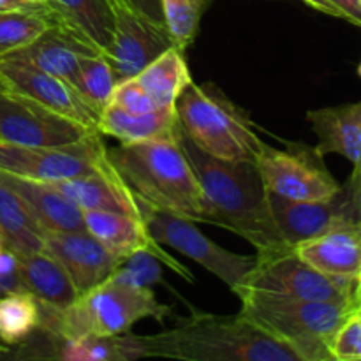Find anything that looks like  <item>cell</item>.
I'll use <instances>...</instances> for the list:
<instances>
[{
	"label": "cell",
	"mask_w": 361,
	"mask_h": 361,
	"mask_svg": "<svg viewBox=\"0 0 361 361\" xmlns=\"http://www.w3.org/2000/svg\"><path fill=\"white\" fill-rule=\"evenodd\" d=\"M176 143L200 182L207 203V224L236 233L252 243L257 252L286 243L271 219L268 192L256 162H233L212 157L200 150L180 126Z\"/></svg>",
	"instance_id": "6da1fadb"
},
{
	"label": "cell",
	"mask_w": 361,
	"mask_h": 361,
	"mask_svg": "<svg viewBox=\"0 0 361 361\" xmlns=\"http://www.w3.org/2000/svg\"><path fill=\"white\" fill-rule=\"evenodd\" d=\"M141 358L183 361H300L288 345L271 338L242 312L215 316L196 312L171 330L136 335Z\"/></svg>",
	"instance_id": "7a4b0ae2"
},
{
	"label": "cell",
	"mask_w": 361,
	"mask_h": 361,
	"mask_svg": "<svg viewBox=\"0 0 361 361\" xmlns=\"http://www.w3.org/2000/svg\"><path fill=\"white\" fill-rule=\"evenodd\" d=\"M106 155L134 200L182 215L207 221V203L192 166L176 140L120 143Z\"/></svg>",
	"instance_id": "3957f363"
},
{
	"label": "cell",
	"mask_w": 361,
	"mask_h": 361,
	"mask_svg": "<svg viewBox=\"0 0 361 361\" xmlns=\"http://www.w3.org/2000/svg\"><path fill=\"white\" fill-rule=\"evenodd\" d=\"M240 312L298 355L300 361H334L331 342L358 303L316 302L261 291H242Z\"/></svg>",
	"instance_id": "277c9868"
},
{
	"label": "cell",
	"mask_w": 361,
	"mask_h": 361,
	"mask_svg": "<svg viewBox=\"0 0 361 361\" xmlns=\"http://www.w3.org/2000/svg\"><path fill=\"white\" fill-rule=\"evenodd\" d=\"M171 309L162 305L152 288L109 277L74 300L63 312L41 303V324L63 338L115 337L129 334L140 321L152 317L162 323Z\"/></svg>",
	"instance_id": "5b68a950"
},
{
	"label": "cell",
	"mask_w": 361,
	"mask_h": 361,
	"mask_svg": "<svg viewBox=\"0 0 361 361\" xmlns=\"http://www.w3.org/2000/svg\"><path fill=\"white\" fill-rule=\"evenodd\" d=\"M175 111L183 133L212 157L256 162L264 147L252 118L214 83L187 85Z\"/></svg>",
	"instance_id": "8992f818"
},
{
	"label": "cell",
	"mask_w": 361,
	"mask_h": 361,
	"mask_svg": "<svg viewBox=\"0 0 361 361\" xmlns=\"http://www.w3.org/2000/svg\"><path fill=\"white\" fill-rule=\"evenodd\" d=\"M356 282L316 270L296 254L295 247L282 243L256 254L252 270L236 288L235 295L249 289L296 300L358 303Z\"/></svg>",
	"instance_id": "52a82bcc"
},
{
	"label": "cell",
	"mask_w": 361,
	"mask_h": 361,
	"mask_svg": "<svg viewBox=\"0 0 361 361\" xmlns=\"http://www.w3.org/2000/svg\"><path fill=\"white\" fill-rule=\"evenodd\" d=\"M136 203L140 208L141 221L155 242L178 250L194 263L207 268L233 293L242 284L245 275L252 270L256 256H243L222 249L214 240L203 235L190 219L150 207L143 201L136 200Z\"/></svg>",
	"instance_id": "ba28073f"
},
{
	"label": "cell",
	"mask_w": 361,
	"mask_h": 361,
	"mask_svg": "<svg viewBox=\"0 0 361 361\" xmlns=\"http://www.w3.org/2000/svg\"><path fill=\"white\" fill-rule=\"evenodd\" d=\"M256 166L264 189L286 200H326L341 189V183L323 164V155L303 143H289L286 148L264 143Z\"/></svg>",
	"instance_id": "9c48e42d"
},
{
	"label": "cell",
	"mask_w": 361,
	"mask_h": 361,
	"mask_svg": "<svg viewBox=\"0 0 361 361\" xmlns=\"http://www.w3.org/2000/svg\"><path fill=\"white\" fill-rule=\"evenodd\" d=\"M101 133L66 147H21L0 141V171L37 182H59L97 171L106 162Z\"/></svg>",
	"instance_id": "30bf717a"
},
{
	"label": "cell",
	"mask_w": 361,
	"mask_h": 361,
	"mask_svg": "<svg viewBox=\"0 0 361 361\" xmlns=\"http://www.w3.org/2000/svg\"><path fill=\"white\" fill-rule=\"evenodd\" d=\"M99 130L46 108L41 102L0 88V141L21 147H66Z\"/></svg>",
	"instance_id": "8fae6325"
},
{
	"label": "cell",
	"mask_w": 361,
	"mask_h": 361,
	"mask_svg": "<svg viewBox=\"0 0 361 361\" xmlns=\"http://www.w3.org/2000/svg\"><path fill=\"white\" fill-rule=\"evenodd\" d=\"M268 208L279 235L293 247L334 229L360 226L351 176L326 200L293 201L268 192Z\"/></svg>",
	"instance_id": "7c38bea8"
},
{
	"label": "cell",
	"mask_w": 361,
	"mask_h": 361,
	"mask_svg": "<svg viewBox=\"0 0 361 361\" xmlns=\"http://www.w3.org/2000/svg\"><path fill=\"white\" fill-rule=\"evenodd\" d=\"M113 2V0H111ZM115 32L111 44L102 55L108 59L116 83L136 78L148 63L166 49L173 48L171 35L166 25H159L127 7L113 2Z\"/></svg>",
	"instance_id": "4fadbf2b"
},
{
	"label": "cell",
	"mask_w": 361,
	"mask_h": 361,
	"mask_svg": "<svg viewBox=\"0 0 361 361\" xmlns=\"http://www.w3.org/2000/svg\"><path fill=\"white\" fill-rule=\"evenodd\" d=\"M0 74L6 80L7 87L13 90L97 130L99 115L67 81L11 56H0Z\"/></svg>",
	"instance_id": "5bb4252c"
},
{
	"label": "cell",
	"mask_w": 361,
	"mask_h": 361,
	"mask_svg": "<svg viewBox=\"0 0 361 361\" xmlns=\"http://www.w3.org/2000/svg\"><path fill=\"white\" fill-rule=\"evenodd\" d=\"M42 252L55 257L66 268L78 295H85L108 281L122 263L88 231L48 233Z\"/></svg>",
	"instance_id": "9a60e30c"
},
{
	"label": "cell",
	"mask_w": 361,
	"mask_h": 361,
	"mask_svg": "<svg viewBox=\"0 0 361 361\" xmlns=\"http://www.w3.org/2000/svg\"><path fill=\"white\" fill-rule=\"evenodd\" d=\"M83 212L87 231L120 261L127 259L129 256L141 252V250H147V252L154 254L161 263L168 264L180 277L192 282L190 271L183 264H180L175 257L169 256L166 250H162V245L152 238L141 219L127 214H116V212Z\"/></svg>",
	"instance_id": "2e32d148"
},
{
	"label": "cell",
	"mask_w": 361,
	"mask_h": 361,
	"mask_svg": "<svg viewBox=\"0 0 361 361\" xmlns=\"http://www.w3.org/2000/svg\"><path fill=\"white\" fill-rule=\"evenodd\" d=\"M51 185L69 197L80 210L116 212L141 219L136 200L108 159L90 175L59 180L51 182Z\"/></svg>",
	"instance_id": "e0dca14e"
},
{
	"label": "cell",
	"mask_w": 361,
	"mask_h": 361,
	"mask_svg": "<svg viewBox=\"0 0 361 361\" xmlns=\"http://www.w3.org/2000/svg\"><path fill=\"white\" fill-rule=\"evenodd\" d=\"M92 53L99 51L92 49L60 25H49L37 39L4 56L23 60L71 85L80 67L81 56L92 55Z\"/></svg>",
	"instance_id": "ac0fdd59"
},
{
	"label": "cell",
	"mask_w": 361,
	"mask_h": 361,
	"mask_svg": "<svg viewBox=\"0 0 361 361\" xmlns=\"http://www.w3.org/2000/svg\"><path fill=\"white\" fill-rule=\"evenodd\" d=\"M0 180L27 203L44 233L87 231L83 212L48 182L21 178L0 171Z\"/></svg>",
	"instance_id": "d6986e66"
},
{
	"label": "cell",
	"mask_w": 361,
	"mask_h": 361,
	"mask_svg": "<svg viewBox=\"0 0 361 361\" xmlns=\"http://www.w3.org/2000/svg\"><path fill=\"white\" fill-rule=\"evenodd\" d=\"M307 122L317 136L314 148L323 157L337 154L348 159L353 168H361V101L310 109Z\"/></svg>",
	"instance_id": "ffe728a7"
},
{
	"label": "cell",
	"mask_w": 361,
	"mask_h": 361,
	"mask_svg": "<svg viewBox=\"0 0 361 361\" xmlns=\"http://www.w3.org/2000/svg\"><path fill=\"white\" fill-rule=\"evenodd\" d=\"M296 254L305 263L334 277L358 281L361 275V226H345L298 243Z\"/></svg>",
	"instance_id": "44dd1931"
},
{
	"label": "cell",
	"mask_w": 361,
	"mask_h": 361,
	"mask_svg": "<svg viewBox=\"0 0 361 361\" xmlns=\"http://www.w3.org/2000/svg\"><path fill=\"white\" fill-rule=\"evenodd\" d=\"M53 25H60L99 53L111 44L115 9L111 0H48Z\"/></svg>",
	"instance_id": "7402d4cb"
},
{
	"label": "cell",
	"mask_w": 361,
	"mask_h": 361,
	"mask_svg": "<svg viewBox=\"0 0 361 361\" xmlns=\"http://www.w3.org/2000/svg\"><path fill=\"white\" fill-rule=\"evenodd\" d=\"M178 116L175 108H159L155 111L133 115L108 104L99 116L97 130L120 143H140L150 140H176Z\"/></svg>",
	"instance_id": "603a6c76"
},
{
	"label": "cell",
	"mask_w": 361,
	"mask_h": 361,
	"mask_svg": "<svg viewBox=\"0 0 361 361\" xmlns=\"http://www.w3.org/2000/svg\"><path fill=\"white\" fill-rule=\"evenodd\" d=\"M18 259L25 291L35 296L42 305L56 312H63L80 296L66 268L49 254L41 250Z\"/></svg>",
	"instance_id": "cb8c5ba5"
},
{
	"label": "cell",
	"mask_w": 361,
	"mask_h": 361,
	"mask_svg": "<svg viewBox=\"0 0 361 361\" xmlns=\"http://www.w3.org/2000/svg\"><path fill=\"white\" fill-rule=\"evenodd\" d=\"M44 229L23 200L0 180V242L18 257L41 252Z\"/></svg>",
	"instance_id": "d4e9b609"
},
{
	"label": "cell",
	"mask_w": 361,
	"mask_h": 361,
	"mask_svg": "<svg viewBox=\"0 0 361 361\" xmlns=\"http://www.w3.org/2000/svg\"><path fill=\"white\" fill-rule=\"evenodd\" d=\"M137 83L154 99L159 108H175L176 99L192 83L182 49H166L136 76Z\"/></svg>",
	"instance_id": "484cf974"
},
{
	"label": "cell",
	"mask_w": 361,
	"mask_h": 361,
	"mask_svg": "<svg viewBox=\"0 0 361 361\" xmlns=\"http://www.w3.org/2000/svg\"><path fill=\"white\" fill-rule=\"evenodd\" d=\"M41 324V303L27 291L0 296V342L18 345Z\"/></svg>",
	"instance_id": "4316f807"
},
{
	"label": "cell",
	"mask_w": 361,
	"mask_h": 361,
	"mask_svg": "<svg viewBox=\"0 0 361 361\" xmlns=\"http://www.w3.org/2000/svg\"><path fill=\"white\" fill-rule=\"evenodd\" d=\"M71 87L101 116L102 109L111 101L113 90L116 87L115 74L108 59L102 53L81 56L80 67Z\"/></svg>",
	"instance_id": "83f0119b"
},
{
	"label": "cell",
	"mask_w": 361,
	"mask_h": 361,
	"mask_svg": "<svg viewBox=\"0 0 361 361\" xmlns=\"http://www.w3.org/2000/svg\"><path fill=\"white\" fill-rule=\"evenodd\" d=\"M49 25H53L49 9L42 13H30V11L0 13V56L27 46L28 42L37 39Z\"/></svg>",
	"instance_id": "f1b7e54d"
},
{
	"label": "cell",
	"mask_w": 361,
	"mask_h": 361,
	"mask_svg": "<svg viewBox=\"0 0 361 361\" xmlns=\"http://www.w3.org/2000/svg\"><path fill=\"white\" fill-rule=\"evenodd\" d=\"M164 25L178 49L185 51L194 42L201 18L210 0H161Z\"/></svg>",
	"instance_id": "f546056e"
},
{
	"label": "cell",
	"mask_w": 361,
	"mask_h": 361,
	"mask_svg": "<svg viewBox=\"0 0 361 361\" xmlns=\"http://www.w3.org/2000/svg\"><path fill=\"white\" fill-rule=\"evenodd\" d=\"M159 263L161 261L154 254L141 250V252H136L127 257V259H123L111 277L134 286L152 288L155 282L161 281V267H159Z\"/></svg>",
	"instance_id": "4dcf8cb0"
},
{
	"label": "cell",
	"mask_w": 361,
	"mask_h": 361,
	"mask_svg": "<svg viewBox=\"0 0 361 361\" xmlns=\"http://www.w3.org/2000/svg\"><path fill=\"white\" fill-rule=\"evenodd\" d=\"M109 104L116 106V108L123 109L127 113H133V115H143V113H150L159 109L154 99L137 83L136 78H130V80L116 83Z\"/></svg>",
	"instance_id": "1f68e13d"
},
{
	"label": "cell",
	"mask_w": 361,
	"mask_h": 361,
	"mask_svg": "<svg viewBox=\"0 0 361 361\" xmlns=\"http://www.w3.org/2000/svg\"><path fill=\"white\" fill-rule=\"evenodd\" d=\"M331 356L337 361H361V317L353 314L331 342Z\"/></svg>",
	"instance_id": "d6a6232c"
},
{
	"label": "cell",
	"mask_w": 361,
	"mask_h": 361,
	"mask_svg": "<svg viewBox=\"0 0 361 361\" xmlns=\"http://www.w3.org/2000/svg\"><path fill=\"white\" fill-rule=\"evenodd\" d=\"M14 291H25L20 275V259L0 242V296Z\"/></svg>",
	"instance_id": "836d02e7"
},
{
	"label": "cell",
	"mask_w": 361,
	"mask_h": 361,
	"mask_svg": "<svg viewBox=\"0 0 361 361\" xmlns=\"http://www.w3.org/2000/svg\"><path fill=\"white\" fill-rule=\"evenodd\" d=\"M113 2L127 7V9H130L133 13L148 18V20L155 21V23L164 25V14H162L161 0H113Z\"/></svg>",
	"instance_id": "e575fe53"
},
{
	"label": "cell",
	"mask_w": 361,
	"mask_h": 361,
	"mask_svg": "<svg viewBox=\"0 0 361 361\" xmlns=\"http://www.w3.org/2000/svg\"><path fill=\"white\" fill-rule=\"evenodd\" d=\"M335 7L342 13V18L351 23L361 27V9L360 0H330Z\"/></svg>",
	"instance_id": "d590c367"
},
{
	"label": "cell",
	"mask_w": 361,
	"mask_h": 361,
	"mask_svg": "<svg viewBox=\"0 0 361 361\" xmlns=\"http://www.w3.org/2000/svg\"><path fill=\"white\" fill-rule=\"evenodd\" d=\"M6 11H30V13H42L48 11L46 4H34L27 0H0V13Z\"/></svg>",
	"instance_id": "8d00e7d4"
},
{
	"label": "cell",
	"mask_w": 361,
	"mask_h": 361,
	"mask_svg": "<svg viewBox=\"0 0 361 361\" xmlns=\"http://www.w3.org/2000/svg\"><path fill=\"white\" fill-rule=\"evenodd\" d=\"M302 2L309 4L310 7H314V9L321 11V13H324V14H330V16L342 18L341 11H338L337 7H335L334 4L330 2V0H302Z\"/></svg>",
	"instance_id": "74e56055"
},
{
	"label": "cell",
	"mask_w": 361,
	"mask_h": 361,
	"mask_svg": "<svg viewBox=\"0 0 361 361\" xmlns=\"http://www.w3.org/2000/svg\"><path fill=\"white\" fill-rule=\"evenodd\" d=\"M351 180H353V185H355V203H356V212H358V221L361 226V168H353Z\"/></svg>",
	"instance_id": "f35d334b"
},
{
	"label": "cell",
	"mask_w": 361,
	"mask_h": 361,
	"mask_svg": "<svg viewBox=\"0 0 361 361\" xmlns=\"http://www.w3.org/2000/svg\"><path fill=\"white\" fill-rule=\"evenodd\" d=\"M356 302H358V305H361V275L358 282H356Z\"/></svg>",
	"instance_id": "ab89813d"
},
{
	"label": "cell",
	"mask_w": 361,
	"mask_h": 361,
	"mask_svg": "<svg viewBox=\"0 0 361 361\" xmlns=\"http://www.w3.org/2000/svg\"><path fill=\"white\" fill-rule=\"evenodd\" d=\"M7 353H9V349H7L6 345H4L2 342H0V358H4V356H6Z\"/></svg>",
	"instance_id": "60d3db41"
},
{
	"label": "cell",
	"mask_w": 361,
	"mask_h": 361,
	"mask_svg": "<svg viewBox=\"0 0 361 361\" xmlns=\"http://www.w3.org/2000/svg\"><path fill=\"white\" fill-rule=\"evenodd\" d=\"M0 88H9L7 87V83H6V80H4L2 74H0Z\"/></svg>",
	"instance_id": "b9f144b4"
},
{
	"label": "cell",
	"mask_w": 361,
	"mask_h": 361,
	"mask_svg": "<svg viewBox=\"0 0 361 361\" xmlns=\"http://www.w3.org/2000/svg\"><path fill=\"white\" fill-rule=\"evenodd\" d=\"M27 2H34V4H46L48 0H27Z\"/></svg>",
	"instance_id": "7bdbcfd3"
},
{
	"label": "cell",
	"mask_w": 361,
	"mask_h": 361,
	"mask_svg": "<svg viewBox=\"0 0 361 361\" xmlns=\"http://www.w3.org/2000/svg\"><path fill=\"white\" fill-rule=\"evenodd\" d=\"M356 314L361 317V305H358V309H356Z\"/></svg>",
	"instance_id": "ee69618b"
},
{
	"label": "cell",
	"mask_w": 361,
	"mask_h": 361,
	"mask_svg": "<svg viewBox=\"0 0 361 361\" xmlns=\"http://www.w3.org/2000/svg\"><path fill=\"white\" fill-rule=\"evenodd\" d=\"M358 74L361 76V63H360V67H358Z\"/></svg>",
	"instance_id": "f6af8a7d"
},
{
	"label": "cell",
	"mask_w": 361,
	"mask_h": 361,
	"mask_svg": "<svg viewBox=\"0 0 361 361\" xmlns=\"http://www.w3.org/2000/svg\"><path fill=\"white\" fill-rule=\"evenodd\" d=\"M360 9H361V0H360Z\"/></svg>",
	"instance_id": "bcb514c9"
}]
</instances>
